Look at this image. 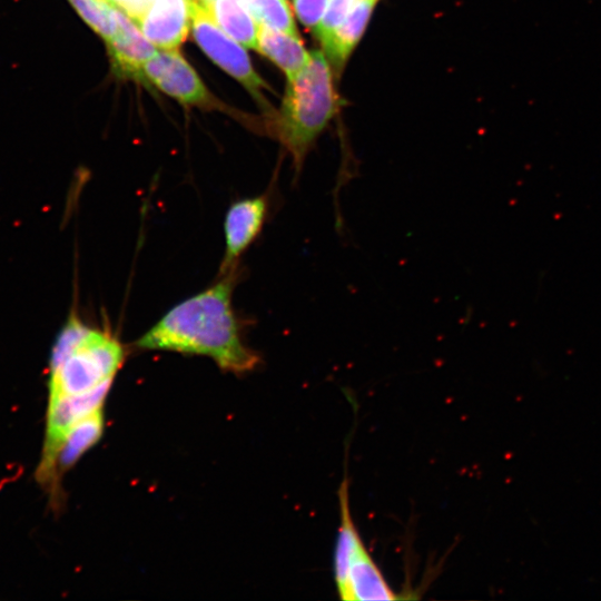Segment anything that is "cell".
<instances>
[{"instance_id":"obj_6","label":"cell","mask_w":601,"mask_h":601,"mask_svg":"<svg viewBox=\"0 0 601 601\" xmlns=\"http://www.w3.org/2000/svg\"><path fill=\"white\" fill-rule=\"evenodd\" d=\"M111 384L109 382L80 394L50 397L47 437L39 467L40 480L53 479L56 455L66 434L77 422L102 408Z\"/></svg>"},{"instance_id":"obj_1","label":"cell","mask_w":601,"mask_h":601,"mask_svg":"<svg viewBox=\"0 0 601 601\" xmlns=\"http://www.w3.org/2000/svg\"><path fill=\"white\" fill-rule=\"evenodd\" d=\"M237 278V267L219 274L213 285L171 307L135 345L208 356L221 370L235 374L253 371L259 357L244 343L233 307Z\"/></svg>"},{"instance_id":"obj_10","label":"cell","mask_w":601,"mask_h":601,"mask_svg":"<svg viewBox=\"0 0 601 601\" xmlns=\"http://www.w3.org/2000/svg\"><path fill=\"white\" fill-rule=\"evenodd\" d=\"M118 31L107 42L115 71L127 78L141 80L144 65L156 55L154 46L140 31L138 26L117 8Z\"/></svg>"},{"instance_id":"obj_13","label":"cell","mask_w":601,"mask_h":601,"mask_svg":"<svg viewBox=\"0 0 601 601\" xmlns=\"http://www.w3.org/2000/svg\"><path fill=\"white\" fill-rule=\"evenodd\" d=\"M256 50L280 68L287 80L298 73L309 59V52L304 48L298 35L265 23H259Z\"/></svg>"},{"instance_id":"obj_11","label":"cell","mask_w":601,"mask_h":601,"mask_svg":"<svg viewBox=\"0 0 601 601\" xmlns=\"http://www.w3.org/2000/svg\"><path fill=\"white\" fill-rule=\"evenodd\" d=\"M377 0H354L342 22L319 39L326 57L337 67L361 38Z\"/></svg>"},{"instance_id":"obj_9","label":"cell","mask_w":601,"mask_h":601,"mask_svg":"<svg viewBox=\"0 0 601 601\" xmlns=\"http://www.w3.org/2000/svg\"><path fill=\"white\" fill-rule=\"evenodd\" d=\"M134 22L158 49L178 48L191 27V0H150Z\"/></svg>"},{"instance_id":"obj_14","label":"cell","mask_w":601,"mask_h":601,"mask_svg":"<svg viewBox=\"0 0 601 601\" xmlns=\"http://www.w3.org/2000/svg\"><path fill=\"white\" fill-rule=\"evenodd\" d=\"M104 412L95 411L77 422L66 434L55 460L53 479L71 467L102 435Z\"/></svg>"},{"instance_id":"obj_20","label":"cell","mask_w":601,"mask_h":601,"mask_svg":"<svg viewBox=\"0 0 601 601\" xmlns=\"http://www.w3.org/2000/svg\"><path fill=\"white\" fill-rule=\"evenodd\" d=\"M197 1V0H196Z\"/></svg>"},{"instance_id":"obj_18","label":"cell","mask_w":601,"mask_h":601,"mask_svg":"<svg viewBox=\"0 0 601 601\" xmlns=\"http://www.w3.org/2000/svg\"><path fill=\"white\" fill-rule=\"evenodd\" d=\"M354 0H329L325 16L314 32L318 40L337 27L345 18Z\"/></svg>"},{"instance_id":"obj_5","label":"cell","mask_w":601,"mask_h":601,"mask_svg":"<svg viewBox=\"0 0 601 601\" xmlns=\"http://www.w3.org/2000/svg\"><path fill=\"white\" fill-rule=\"evenodd\" d=\"M191 32L201 50L218 67L239 81L256 98H262L264 80L253 68L239 42L220 29L206 10L191 0Z\"/></svg>"},{"instance_id":"obj_19","label":"cell","mask_w":601,"mask_h":601,"mask_svg":"<svg viewBox=\"0 0 601 601\" xmlns=\"http://www.w3.org/2000/svg\"><path fill=\"white\" fill-rule=\"evenodd\" d=\"M135 21L146 9L150 0H107Z\"/></svg>"},{"instance_id":"obj_2","label":"cell","mask_w":601,"mask_h":601,"mask_svg":"<svg viewBox=\"0 0 601 601\" xmlns=\"http://www.w3.org/2000/svg\"><path fill=\"white\" fill-rule=\"evenodd\" d=\"M125 356L124 345L110 329L89 326L71 315L52 347L50 397L80 394L112 382Z\"/></svg>"},{"instance_id":"obj_15","label":"cell","mask_w":601,"mask_h":601,"mask_svg":"<svg viewBox=\"0 0 601 601\" xmlns=\"http://www.w3.org/2000/svg\"><path fill=\"white\" fill-rule=\"evenodd\" d=\"M85 22L97 32L106 43L118 31L117 8L107 0H69Z\"/></svg>"},{"instance_id":"obj_12","label":"cell","mask_w":601,"mask_h":601,"mask_svg":"<svg viewBox=\"0 0 601 601\" xmlns=\"http://www.w3.org/2000/svg\"><path fill=\"white\" fill-rule=\"evenodd\" d=\"M196 2L228 36L246 48L256 49L259 22L243 0H197Z\"/></svg>"},{"instance_id":"obj_4","label":"cell","mask_w":601,"mask_h":601,"mask_svg":"<svg viewBox=\"0 0 601 601\" xmlns=\"http://www.w3.org/2000/svg\"><path fill=\"white\" fill-rule=\"evenodd\" d=\"M337 494L339 526L334 552V579L339 598L344 601L397 599L355 525L347 477H344Z\"/></svg>"},{"instance_id":"obj_16","label":"cell","mask_w":601,"mask_h":601,"mask_svg":"<svg viewBox=\"0 0 601 601\" xmlns=\"http://www.w3.org/2000/svg\"><path fill=\"white\" fill-rule=\"evenodd\" d=\"M259 23L298 35L287 0H243Z\"/></svg>"},{"instance_id":"obj_7","label":"cell","mask_w":601,"mask_h":601,"mask_svg":"<svg viewBox=\"0 0 601 601\" xmlns=\"http://www.w3.org/2000/svg\"><path fill=\"white\" fill-rule=\"evenodd\" d=\"M141 80L184 105L210 106L211 96L178 48L158 49L142 67Z\"/></svg>"},{"instance_id":"obj_17","label":"cell","mask_w":601,"mask_h":601,"mask_svg":"<svg viewBox=\"0 0 601 601\" xmlns=\"http://www.w3.org/2000/svg\"><path fill=\"white\" fill-rule=\"evenodd\" d=\"M292 3L299 21L315 32L324 18L329 0H292Z\"/></svg>"},{"instance_id":"obj_3","label":"cell","mask_w":601,"mask_h":601,"mask_svg":"<svg viewBox=\"0 0 601 601\" xmlns=\"http://www.w3.org/2000/svg\"><path fill=\"white\" fill-rule=\"evenodd\" d=\"M336 96L328 60L319 50L287 80L279 117L273 132L293 158L296 175L304 159L336 110Z\"/></svg>"},{"instance_id":"obj_8","label":"cell","mask_w":601,"mask_h":601,"mask_svg":"<svg viewBox=\"0 0 601 601\" xmlns=\"http://www.w3.org/2000/svg\"><path fill=\"white\" fill-rule=\"evenodd\" d=\"M268 207V194L238 199L228 207L224 219L225 252L219 274L237 267L240 256L260 234Z\"/></svg>"}]
</instances>
